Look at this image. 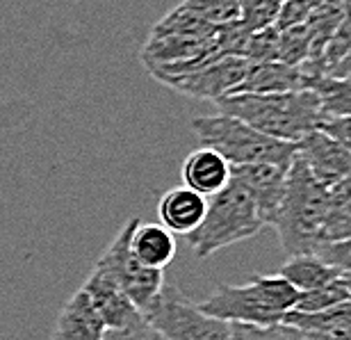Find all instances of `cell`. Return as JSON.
Masks as SVG:
<instances>
[{
  "label": "cell",
  "instance_id": "22",
  "mask_svg": "<svg viewBox=\"0 0 351 340\" xmlns=\"http://www.w3.org/2000/svg\"><path fill=\"white\" fill-rule=\"evenodd\" d=\"M233 340H301V331L285 327V324H274V327L233 324Z\"/></svg>",
  "mask_w": 351,
  "mask_h": 340
},
{
  "label": "cell",
  "instance_id": "7",
  "mask_svg": "<svg viewBox=\"0 0 351 340\" xmlns=\"http://www.w3.org/2000/svg\"><path fill=\"white\" fill-rule=\"evenodd\" d=\"M139 224L137 217H130L128 222L121 226V231L117 233V238L112 240L110 247L101 253V258L96 260V267L108 272L114 279L130 304L139 313H146L156 299L160 297L165 288V272L156 270V267H146L132 256L130 251V236Z\"/></svg>",
  "mask_w": 351,
  "mask_h": 340
},
{
  "label": "cell",
  "instance_id": "3",
  "mask_svg": "<svg viewBox=\"0 0 351 340\" xmlns=\"http://www.w3.org/2000/svg\"><path fill=\"white\" fill-rule=\"evenodd\" d=\"M299 290H294L283 276H254L244 286L221 283L208 299L199 304L206 315L233 324L274 327L283 324V317L294 308Z\"/></svg>",
  "mask_w": 351,
  "mask_h": 340
},
{
  "label": "cell",
  "instance_id": "13",
  "mask_svg": "<svg viewBox=\"0 0 351 340\" xmlns=\"http://www.w3.org/2000/svg\"><path fill=\"white\" fill-rule=\"evenodd\" d=\"M185 188L201 196H215L230 183V165L219 153L208 146L192 151L180 169Z\"/></svg>",
  "mask_w": 351,
  "mask_h": 340
},
{
  "label": "cell",
  "instance_id": "18",
  "mask_svg": "<svg viewBox=\"0 0 351 340\" xmlns=\"http://www.w3.org/2000/svg\"><path fill=\"white\" fill-rule=\"evenodd\" d=\"M351 238V179L331 188V205L324 224V240L338 242Z\"/></svg>",
  "mask_w": 351,
  "mask_h": 340
},
{
  "label": "cell",
  "instance_id": "4",
  "mask_svg": "<svg viewBox=\"0 0 351 340\" xmlns=\"http://www.w3.org/2000/svg\"><path fill=\"white\" fill-rule=\"evenodd\" d=\"M261 229L263 219L251 194L230 179L221 192L210 196L206 217L189 236H185V240L196 258H208L223 247L254 238Z\"/></svg>",
  "mask_w": 351,
  "mask_h": 340
},
{
  "label": "cell",
  "instance_id": "16",
  "mask_svg": "<svg viewBox=\"0 0 351 340\" xmlns=\"http://www.w3.org/2000/svg\"><path fill=\"white\" fill-rule=\"evenodd\" d=\"M130 251L142 265L165 270L176 258V238L162 224H137L130 236Z\"/></svg>",
  "mask_w": 351,
  "mask_h": 340
},
{
  "label": "cell",
  "instance_id": "9",
  "mask_svg": "<svg viewBox=\"0 0 351 340\" xmlns=\"http://www.w3.org/2000/svg\"><path fill=\"white\" fill-rule=\"evenodd\" d=\"M292 165V162H290ZM290 165H274V162H258V165L230 167V179L251 194L256 203L263 226H269L271 219L283 203L285 185H287V169Z\"/></svg>",
  "mask_w": 351,
  "mask_h": 340
},
{
  "label": "cell",
  "instance_id": "10",
  "mask_svg": "<svg viewBox=\"0 0 351 340\" xmlns=\"http://www.w3.org/2000/svg\"><path fill=\"white\" fill-rule=\"evenodd\" d=\"M297 158L311 169V174L326 188L340 185L351 179V151L338 141L313 131L297 144Z\"/></svg>",
  "mask_w": 351,
  "mask_h": 340
},
{
  "label": "cell",
  "instance_id": "8",
  "mask_svg": "<svg viewBox=\"0 0 351 340\" xmlns=\"http://www.w3.org/2000/svg\"><path fill=\"white\" fill-rule=\"evenodd\" d=\"M251 62L240 55H217L208 65L199 67L192 73L176 76L165 80L180 94L192 98H206V101H219V98L233 94L235 87L244 80Z\"/></svg>",
  "mask_w": 351,
  "mask_h": 340
},
{
  "label": "cell",
  "instance_id": "15",
  "mask_svg": "<svg viewBox=\"0 0 351 340\" xmlns=\"http://www.w3.org/2000/svg\"><path fill=\"white\" fill-rule=\"evenodd\" d=\"M105 324L91 306L89 297L75 290L55 322L51 340H103Z\"/></svg>",
  "mask_w": 351,
  "mask_h": 340
},
{
  "label": "cell",
  "instance_id": "24",
  "mask_svg": "<svg viewBox=\"0 0 351 340\" xmlns=\"http://www.w3.org/2000/svg\"><path fill=\"white\" fill-rule=\"evenodd\" d=\"M315 256H319L328 265L338 267L342 274H351V238L338 240V242H324Z\"/></svg>",
  "mask_w": 351,
  "mask_h": 340
},
{
  "label": "cell",
  "instance_id": "19",
  "mask_svg": "<svg viewBox=\"0 0 351 340\" xmlns=\"http://www.w3.org/2000/svg\"><path fill=\"white\" fill-rule=\"evenodd\" d=\"M180 7H185L206 23L215 27H223L240 21V0H185Z\"/></svg>",
  "mask_w": 351,
  "mask_h": 340
},
{
  "label": "cell",
  "instance_id": "14",
  "mask_svg": "<svg viewBox=\"0 0 351 340\" xmlns=\"http://www.w3.org/2000/svg\"><path fill=\"white\" fill-rule=\"evenodd\" d=\"M208 201L189 188H173L158 203L160 222L176 236H189L206 217Z\"/></svg>",
  "mask_w": 351,
  "mask_h": 340
},
{
  "label": "cell",
  "instance_id": "11",
  "mask_svg": "<svg viewBox=\"0 0 351 340\" xmlns=\"http://www.w3.org/2000/svg\"><path fill=\"white\" fill-rule=\"evenodd\" d=\"M82 293L89 297L91 306L103 320L105 329H117L123 327L125 322H130L139 310L132 306L130 299L125 297L121 286L112 279V276L94 265V270L87 276V281L82 283Z\"/></svg>",
  "mask_w": 351,
  "mask_h": 340
},
{
  "label": "cell",
  "instance_id": "5",
  "mask_svg": "<svg viewBox=\"0 0 351 340\" xmlns=\"http://www.w3.org/2000/svg\"><path fill=\"white\" fill-rule=\"evenodd\" d=\"M194 135L203 146L213 148L228 162L230 167L274 162V165H290L297 155V144L267 137L249 124L230 115L196 117L192 122Z\"/></svg>",
  "mask_w": 351,
  "mask_h": 340
},
{
  "label": "cell",
  "instance_id": "6",
  "mask_svg": "<svg viewBox=\"0 0 351 340\" xmlns=\"http://www.w3.org/2000/svg\"><path fill=\"white\" fill-rule=\"evenodd\" d=\"M144 317L165 340H233V324L206 315L199 304L167 283Z\"/></svg>",
  "mask_w": 351,
  "mask_h": 340
},
{
  "label": "cell",
  "instance_id": "26",
  "mask_svg": "<svg viewBox=\"0 0 351 340\" xmlns=\"http://www.w3.org/2000/svg\"><path fill=\"white\" fill-rule=\"evenodd\" d=\"M240 5H242V0H240Z\"/></svg>",
  "mask_w": 351,
  "mask_h": 340
},
{
  "label": "cell",
  "instance_id": "1",
  "mask_svg": "<svg viewBox=\"0 0 351 340\" xmlns=\"http://www.w3.org/2000/svg\"><path fill=\"white\" fill-rule=\"evenodd\" d=\"M219 112L230 115L267 137L299 144L317 131L324 117L315 89L276 91V94H230L215 101Z\"/></svg>",
  "mask_w": 351,
  "mask_h": 340
},
{
  "label": "cell",
  "instance_id": "12",
  "mask_svg": "<svg viewBox=\"0 0 351 340\" xmlns=\"http://www.w3.org/2000/svg\"><path fill=\"white\" fill-rule=\"evenodd\" d=\"M308 87H311V78L304 67H290L276 60L251 62L247 76L233 94H276V91H297Z\"/></svg>",
  "mask_w": 351,
  "mask_h": 340
},
{
  "label": "cell",
  "instance_id": "2",
  "mask_svg": "<svg viewBox=\"0 0 351 340\" xmlns=\"http://www.w3.org/2000/svg\"><path fill=\"white\" fill-rule=\"evenodd\" d=\"M331 205V188L319 183L304 162L294 155L287 169V185L283 203L271 219V229H276L283 251L287 256L317 253L326 242L324 224Z\"/></svg>",
  "mask_w": 351,
  "mask_h": 340
},
{
  "label": "cell",
  "instance_id": "21",
  "mask_svg": "<svg viewBox=\"0 0 351 340\" xmlns=\"http://www.w3.org/2000/svg\"><path fill=\"white\" fill-rule=\"evenodd\" d=\"M280 0H242L240 23L247 32H263L267 27H274L278 21Z\"/></svg>",
  "mask_w": 351,
  "mask_h": 340
},
{
  "label": "cell",
  "instance_id": "17",
  "mask_svg": "<svg viewBox=\"0 0 351 340\" xmlns=\"http://www.w3.org/2000/svg\"><path fill=\"white\" fill-rule=\"evenodd\" d=\"M299 293H308V290L324 288L328 283L342 279V272L338 267L324 263L319 256L313 253H301V256H290L280 265V274Z\"/></svg>",
  "mask_w": 351,
  "mask_h": 340
},
{
  "label": "cell",
  "instance_id": "25",
  "mask_svg": "<svg viewBox=\"0 0 351 340\" xmlns=\"http://www.w3.org/2000/svg\"><path fill=\"white\" fill-rule=\"evenodd\" d=\"M317 131H322L324 135H328L331 139L338 141L340 146H345L347 151H351V115H342V117L324 115Z\"/></svg>",
  "mask_w": 351,
  "mask_h": 340
},
{
  "label": "cell",
  "instance_id": "23",
  "mask_svg": "<svg viewBox=\"0 0 351 340\" xmlns=\"http://www.w3.org/2000/svg\"><path fill=\"white\" fill-rule=\"evenodd\" d=\"M103 340H165L153 329V324L142 313H137L130 322L117 329H105Z\"/></svg>",
  "mask_w": 351,
  "mask_h": 340
},
{
  "label": "cell",
  "instance_id": "20",
  "mask_svg": "<svg viewBox=\"0 0 351 340\" xmlns=\"http://www.w3.org/2000/svg\"><path fill=\"white\" fill-rule=\"evenodd\" d=\"M351 297V293L347 290V286L342 283V279L328 283L324 288L317 290H308V293H299V299L294 304L292 310L297 313H319V310H326L335 306V304L347 302Z\"/></svg>",
  "mask_w": 351,
  "mask_h": 340
}]
</instances>
